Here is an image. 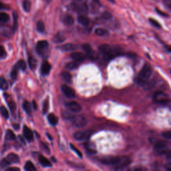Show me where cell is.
<instances>
[{
    "instance_id": "6da1fadb",
    "label": "cell",
    "mask_w": 171,
    "mask_h": 171,
    "mask_svg": "<svg viewBox=\"0 0 171 171\" xmlns=\"http://www.w3.org/2000/svg\"><path fill=\"white\" fill-rule=\"evenodd\" d=\"M152 74V68L149 64H146L143 66L140 71L138 74L136 78L138 84L140 85L146 84Z\"/></svg>"
},
{
    "instance_id": "7a4b0ae2",
    "label": "cell",
    "mask_w": 171,
    "mask_h": 171,
    "mask_svg": "<svg viewBox=\"0 0 171 171\" xmlns=\"http://www.w3.org/2000/svg\"><path fill=\"white\" fill-rule=\"evenodd\" d=\"M122 48L118 46H110L109 50L108 51L107 53L103 55L104 59L106 60H110L115 57L118 56L122 54Z\"/></svg>"
},
{
    "instance_id": "3957f363",
    "label": "cell",
    "mask_w": 171,
    "mask_h": 171,
    "mask_svg": "<svg viewBox=\"0 0 171 171\" xmlns=\"http://www.w3.org/2000/svg\"><path fill=\"white\" fill-rule=\"evenodd\" d=\"M167 144L165 141H158L155 143L154 146V152L158 155H166L167 152L169 151Z\"/></svg>"
},
{
    "instance_id": "277c9868",
    "label": "cell",
    "mask_w": 171,
    "mask_h": 171,
    "mask_svg": "<svg viewBox=\"0 0 171 171\" xmlns=\"http://www.w3.org/2000/svg\"><path fill=\"white\" fill-rule=\"evenodd\" d=\"M153 100L156 103L166 106V104L168 103V102L170 100V99L168 98L167 94H165V92L158 91L154 94Z\"/></svg>"
},
{
    "instance_id": "5b68a950",
    "label": "cell",
    "mask_w": 171,
    "mask_h": 171,
    "mask_svg": "<svg viewBox=\"0 0 171 171\" xmlns=\"http://www.w3.org/2000/svg\"><path fill=\"white\" fill-rule=\"evenodd\" d=\"M72 124L77 128H83L87 124V121L82 116H74L71 119Z\"/></svg>"
},
{
    "instance_id": "8992f818",
    "label": "cell",
    "mask_w": 171,
    "mask_h": 171,
    "mask_svg": "<svg viewBox=\"0 0 171 171\" xmlns=\"http://www.w3.org/2000/svg\"><path fill=\"white\" fill-rule=\"evenodd\" d=\"M92 132L90 130H81L76 132L74 135V138L76 140H87L92 135Z\"/></svg>"
},
{
    "instance_id": "52a82bcc",
    "label": "cell",
    "mask_w": 171,
    "mask_h": 171,
    "mask_svg": "<svg viewBox=\"0 0 171 171\" xmlns=\"http://www.w3.org/2000/svg\"><path fill=\"white\" fill-rule=\"evenodd\" d=\"M49 47L48 42L46 40L38 41L36 45V52L39 55H43L47 51Z\"/></svg>"
},
{
    "instance_id": "ba28073f",
    "label": "cell",
    "mask_w": 171,
    "mask_h": 171,
    "mask_svg": "<svg viewBox=\"0 0 171 171\" xmlns=\"http://www.w3.org/2000/svg\"><path fill=\"white\" fill-rule=\"evenodd\" d=\"M131 163L130 158L128 156H124L120 158V160L116 165V170H121L123 169L127 166H128Z\"/></svg>"
},
{
    "instance_id": "9c48e42d",
    "label": "cell",
    "mask_w": 171,
    "mask_h": 171,
    "mask_svg": "<svg viewBox=\"0 0 171 171\" xmlns=\"http://www.w3.org/2000/svg\"><path fill=\"white\" fill-rule=\"evenodd\" d=\"M65 105H66V107L72 112H75V113L80 112L82 109V106H81L78 102H74V101L67 102L66 103Z\"/></svg>"
},
{
    "instance_id": "30bf717a",
    "label": "cell",
    "mask_w": 171,
    "mask_h": 171,
    "mask_svg": "<svg viewBox=\"0 0 171 171\" xmlns=\"http://www.w3.org/2000/svg\"><path fill=\"white\" fill-rule=\"evenodd\" d=\"M120 157L117 156H108L102 158L101 160V163L104 165H116L118 163Z\"/></svg>"
},
{
    "instance_id": "8fae6325",
    "label": "cell",
    "mask_w": 171,
    "mask_h": 171,
    "mask_svg": "<svg viewBox=\"0 0 171 171\" xmlns=\"http://www.w3.org/2000/svg\"><path fill=\"white\" fill-rule=\"evenodd\" d=\"M62 91L63 92V93L65 94V96L68 97V98H74L76 96V94L74 90L72 88H71L70 87H69L67 85H63L62 86Z\"/></svg>"
},
{
    "instance_id": "7c38bea8",
    "label": "cell",
    "mask_w": 171,
    "mask_h": 171,
    "mask_svg": "<svg viewBox=\"0 0 171 171\" xmlns=\"http://www.w3.org/2000/svg\"><path fill=\"white\" fill-rule=\"evenodd\" d=\"M73 9L76 11H78V13H83V14L87 13L88 11V8L87 4L86 3H82L79 4V5L75 4V5L73 6Z\"/></svg>"
},
{
    "instance_id": "4fadbf2b",
    "label": "cell",
    "mask_w": 171,
    "mask_h": 171,
    "mask_svg": "<svg viewBox=\"0 0 171 171\" xmlns=\"http://www.w3.org/2000/svg\"><path fill=\"white\" fill-rule=\"evenodd\" d=\"M71 59L76 62H82L86 58V55L81 52H74L70 55Z\"/></svg>"
},
{
    "instance_id": "5bb4252c",
    "label": "cell",
    "mask_w": 171,
    "mask_h": 171,
    "mask_svg": "<svg viewBox=\"0 0 171 171\" xmlns=\"http://www.w3.org/2000/svg\"><path fill=\"white\" fill-rule=\"evenodd\" d=\"M24 135L25 136V138H26L27 140L29 141V142H31V141L33 140L34 139V134H33V132L32 131V130L28 127L25 126L24 127Z\"/></svg>"
},
{
    "instance_id": "9a60e30c",
    "label": "cell",
    "mask_w": 171,
    "mask_h": 171,
    "mask_svg": "<svg viewBox=\"0 0 171 171\" xmlns=\"http://www.w3.org/2000/svg\"><path fill=\"white\" fill-rule=\"evenodd\" d=\"M51 70V65L49 62L44 61L41 66V73L42 75H47Z\"/></svg>"
},
{
    "instance_id": "2e32d148",
    "label": "cell",
    "mask_w": 171,
    "mask_h": 171,
    "mask_svg": "<svg viewBox=\"0 0 171 171\" xmlns=\"http://www.w3.org/2000/svg\"><path fill=\"white\" fill-rule=\"evenodd\" d=\"M7 160H8L9 163L11 164L12 163H18L20 162V158L17 154H13V153H11L10 154H8V156L6 157Z\"/></svg>"
},
{
    "instance_id": "e0dca14e",
    "label": "cell",
    "mask_w": 171,
    "mask_h": 171,
    "mask_svg": "<svg viewBox=\"0 0 171 171\" xmlns=\"http://www.w3.org/2000/svg\"><path fill=\"white\" fill-rule=\"evenodd\" d=\"M60 50L64 52H70L76 49V46L72 44V43H66L60 46Z\"/></svg>"
},
{
    "instance_id": "ac0fdd59",
    "label": "cell",
    "mask_w": 171,
    "mask_h": 171,
    "mask_svg": "<svg viewBox=\"0 0 171 171\" xmlns=\"http://www.w3.org/2000/svg\"><path fill=\"white\" fill-rule=\"evenodd\" d=\"M39 162H40V163L43 166H46V167H50V166H52V164H51L50 160H48V158H46V157L42 155L39 156Z\"/></svg>"
},
{
    "instance_id": "d6986e66",
    "label": "cell",
    "mask_w": 171,
    "mask_h": 171,
    "mask_svg": "<svg viewBox=\"0 0 171 171\" xmlns=\"http://www.w3.org/2000/svg\"><path fill=\"white\" fill-rule=\"evenodd\" d=\"M62 22L65 25H73L74 23V19L72 16L70 15H66L64 16L62 19Z\"/></svg>"
},
{
    "instance_id": "ffe728a7",
    "label": "cell",
    "mask_w": 171,
    "mask_h": 171,
    "mask_svg": "<svg viewBox=\"0 0 171 171\" xmlns=\"http://www.w3.org/2000/svg\"><path fill=\"white\" fill-rule=\"evenodd\" d=\"M65 40H66V37L64 36L63 34L60 33L57 34L54 37V38H53V41H54L55 43H62Z\"/></svg>"
},
{
    "instance_id": "44dd1931",
    "label": "cell",
    "mask_w": 171,
    "mask_h": 171,
    "mask_svg": "<svg viewBox=\"0 0 171 171\" xmlns=\"http://www.w3.org/2000/svg\"><path fill=\"white\" fill-rule=\"evenodd\" d=\"M48 121H49L50 123L53 126L56 125V124H57V122H58V118L55 116V114H52V113H51V114L48 115Z\"/></svg>"
},
{
    "instance_id": "7402d4cb",
    "label": "cell",
    "mask_w": 171,
    "mask_h": 171,
    "mask_svg": "<svg viewBox=\"0 0 171 171\" xmlns=\"http://www.w3.org/2000/svg\"><path fill=\"white\" fill-rule=\"evenodd\" d=\"M78 22L80 23L81 25H88L89 24V19L87 17H86L84 15H80L78 18Z\"/></svg>"
},
{
    "instance_id": "603a6c76",
    "label": "cell",
    "mask_w": 171,
    "mask_h": 171,
    "mask_svg": "<svg viewBox=\"0 0 171 171\" xmlns=\"http://www.w3.org/2000/svg\"><path fill=\"white\" fill-rule=\"evenodd\" d=\"M79 66V64H78V62H69L66 65L65 68L67 70H75L78 68V67Z\"/></svg>"
},
{
    "instance_id": "cb8c5ba5",
    "label": "cell",
    "mask_w": 171,
    "mask_h": 171,
    "mask_svg": "<svg viewBox=\"0 0 171 171\" xmlns=\"http://www.w3.org/2000/svg\"><path fill=\"white\" fill-rule=\"evenodd\" d=\"M86 148L87 151L88 152V153L94 154L96 153V151L95 149V146H94V144H92L91 142H88L86 144Z\"/></svg>"
},
{
    "instance_id": "d4e9b609",
    "label": "cell",
    "mask_w": 171,
    "mask_h": 171,
    "mask_svg": "<svg viewBox=\"0 0 171 171\" xmlns=\"http://www.w3.org/2000/svg\"><path fill=\"white\" fill-rule=\"evenodd\" d=\"M23 8L25 12H29L31 10V1L29 0H24L23 1Z\"/></svg>"
},
{
    "instance_id": "484cf974",
    "label": "cell",
    "mask_w": 171,
    "mask_h": 171,
    "mask_svg": "<svg viewBox=\"0 0 171 171\" xmlns=\"http://www.w3.org/2000/svg\"><path fill=\"white\" fill-rule=\"evenodd\" d=\"M25 169L26 170H28V171H31V170L36 171V168L35 167V166H34V164L29 160L27 161L26 163H25Z\"/></svg>"
},
{
    "instance_id": "4316f807",
    "label": "cell",
    "mask_w": 171,
    "mask_h": 171,
    "mask_svg": "<svg viewBox=\"0 0 171 171\" xmlns=\"http://www.w3.org/2000/svg\"><path fill=\"white\" fill-rule=\"evenodd\" d=\"M28 63H29V67H30V68L32 69V70H34V69H35L36 68L37 60L35 58H34V57H32V56L29 57Z\"/></svg>"
},
{
    "instance_id": "83f0119b",
    "label": "cell",
    "mask_w": 171,
    "mask_h": 171,
    "mask_svg": "<svg viewBox=\"0 0 171 171\" xmlns=\"http://www.w3.org/2000/svg\"><path fill=\"white\" fill-rule=\"evenodd\" d=\"M23 108H24V110L26 112L27 114H30L32 112V107L31 104H29V102L25 101L24 103H23Z\"/></svg>"
},
{
    "instance_id": "f1b7e54d",
    "label": "cell",
    "mask_w": 171,
    "mask_h": 171,
    "mask_svg": "<svg viewBox=\"0 0 171 171\" xmlns=\"http://www.w3.org/2000/svg\"><path fill=\"white\" fill-rule=\"evenodd\" d=\"M6 139H8L9 140H13L15 138V136L12 130H10V129H8V130H7L6 131Z\"/></svg>"
},
{
    "instance_id": "f546056e",
    "label": "cell",
    "mask_w": 171,
    "mask_h": 171,
    "mask_svg": "<svg viewBox=\"0 0 171 171\" xmlns=\"http://www.w3.org/2000/svg\"><path fill=\"white\" fill-rule=\"evenodd\" d=\"M0 88L2 90H7L8 88V84L5 78H0Z\"/></svg>"
},
{
    "instance_id": "4dcf8cb0",
    "label": "cell",
    "mask_w": 171,
    "mask_h": 171,
    "mask_svg": "<svg viewBox=\"0 0 171 171\" xmlns=\"http://www.w3.org/2000/svg\"><path fill=\"white\" fill-rule=\"evenodd\" d=\"M62 77L63 78V79L66 81L67 83H70L71 80V76L70 75V73L67 72V71H63L61 74Z\"/></svg>"
},
{
    "instance_id": "1f68e13d",
    "label": "cell",
    "mask_w": 171,
    "mask_h": 171,
    "mask_svg": "<svg viewBox=\"0 0 171 171\" xmlns=\"http://www.w3.org/2000/svg\"><path fill=\"white\" fill-rule=\"evenodd\" d=\"M0 112H1V114L5 118L8 119L9 118V116H10V114H9V112H8V110L7 108L5 107V106H1L0 107Z\"/></svg>"
},
{
    "instance_id": "d6a6232c",
    "label": "cell",
    "mask_w": 171,
    "mask_h": 171,
    "mask_svg": "<svg viewBox=\"0 0 171 171\" xmlns=\"http://www.w3.org/2000/svg\"><path fill=\"white\" fill-rule=\"evenodd\" d=\"M82 49L84 50L86 53L88 55L89 54H90L91 53L93 52L91 46L89 44V43H84V44L82 45Z\"/></svg>"
},
{
    "instance_id": "836d02e7",
    "label": "cell",
    "mask_w": 171,
    "mask_h": 171,
    "mask_svg": "<svg viewBox=\"0 0 171 171\" xmlns=\"http://www.w3.org/2000/svg\"><path fill=\"white\" fill-rule=\"evenodd\" d=\"M9 19H10V16L6 13H0V22L6 23L8 22Z\"/></svg>"
},
{
    "instance_id": "e575fe53",
    "label": "cell",
    "mask_w": 171,
    "mask_h": 171,
    "mask_svg": "<svg viewBox=\"0 0 171 171\" xmlns=\"http://www.w3.org/2000/svg\"><path fill=\"white\" fill-rule=\"evenodd\" d=\"M37 29H38V32H41V33L45 31V24L42 21H39L37 23Z\"/></svg>"
},
{
    "instance_id": "d590c367",
    "label": "cell",
    "mask_w": 171,
    "mask_h": 171,
    "mask_svg": "<svg viewBox=\"0 0 171 171\" xmlns=\"http://www.w3.org/2000/svg\"><path fill=\"white\" fill-rule=\"evenodd\" d=\"M49 100L48 99H46L43 102V114H46V113L48 112V110H49Z\"/></svg>"
},
{
    "instance_id": "8d00e7d4",
    "label": "cell",
    "mask_w": 171,
    "mask_h": 171,
    "mask_svg": "<svg viewBox=\"0 0 171 171\" xmlns=\"http://www.w3.org/2000/svg\"><path fill=\"white\" fill-rule=\"evenodd\" d=\"M95 34L98 36H102L106 35V34H107V31L102 28H97L95 30Z\"/></svg>"
},
{
    "instance_id": "74e56055",
    "label": "cell",
    "mask_w": 171,
    "mask_h": 171,
    "mask_svg": "<svg viewBox=\"0 0 171 171\" xmlns=\"http://www.w3.org/2000/svg\"><path fill=\"white\" fill-rule=\"evenodd\" d=\"M13 31H15L17 29L18 26V15L17 13L14 12L13 13Z\"/></svg>"
},
{
    "instance_id": "f35d334b",
    "label": "cell",
    "mask_w": 171,
    "mask_h": 171,
    "mask_svg": "<svg viewBox=\"0 0 171 171\" xmlns=\"http://www.w3.org/2000/svg\"><path fill=\"white\" fill-rule=\"evenodd\" d=\"M17 66L19 67L20 69H22V70H25L26 69V64H25V62L22 60H20V61H18Z\"/></svg>"
},
{
    "instance_id": "ab89813d",
    "label": "cell",
    "mask_w": 171,
    "mask_h": 171,
    "mask_svg": "<svg viewBox=\"0 0 171 171\" xmlns=\"http://www.w3.org/2000/svg\"><path fill=\"white\" fill-rule=\"evenodd\" d=\"M70 148L71 149V150H72L73 151H74L76 154H78V156H80V158H82V152H81L79 150H78L77 148H76L75 146H74V145L72 144H70Z\"/></svg>"
},
{
    "instance_id": "60d3db41",
    "label": "cell",
    "mask_w": 171,
    "mask_h": 171,
    "mask_svg": "<svg viewBox=\"0 0 171 171\" xmlns=\"http://www.w3.org/2000/svg\"><path fill=\"white\" fill-rule=\"evenodd\" d=\"M17 76H18V68H17V66H15L14 68H13L12 71H11V77L13 80H15V78H17Z\"/></svg>"
},
{
    "instance_id": "b9f144b4",
    "label": "cell",
    "mask_w": 171,
    "mask_h": 171,
    "mask_svg": "<svg viewBox=\"0 0 171 171\" xmlns=\"http://www.w3.org/2000/svg\"><path fill=\"white\" fill-rule=\"evenodd\" d=\"M149 22H150V23H151V24L153 25V26H154V27H158V28H160V27H161V25H160V24H159V23L157 22L156 20H154V19H152V18H150L149 19Z\"/></svg>"
},
{
    "instance_id": "7bdbcfd3",
    "label": "cell",
    "mask_w": 171,
    "mask_h": 171,
    "mask_svg": "<svg viewBox=\"0 0 171 171\" xmlns=\"http://www.w3.org/2000/svg\"><path fill=\"white\" fill-rule=\"evenodd\" d=\"M8 106H9V107H10V109L11 112H14L16 109V104L14 102H13V101L9 102Z\"/></svg>"
},
{
    "instance_id": "ee69618b",
    "label": "cell",
    "mask_w": 171,
    "mask_h": 171,
    "mask_svg": "<svg viewBox=\"0 0 171 171\" xmlns=\"http://www.w3.org/2000/svg\"><path fill=\"white\" fill-rule=\"evenodd\" d=\"M10 163H9L8 160H7L6 158H4L1 162H0V166L1 167H6V166L10 165Z\"/></svg>"
},
{
    "instance_id": "f6af8a7d",
    "label": "cell",
    "mask_w": 171,
    "mask_h": 171,
    "mask_svg": "<svg viewBox=\"0 0 171 171\" xmlns=\"http://www.w3.org/2000/svg\"><path fill=\"white\" fill-rule=\"evenodd\" d=\"M163 136L165 138H166V139L171 140V130L164 132L163 134Z\"/></svg>"
},
{
    "instance_id": "bcb514c9",
    "label": "cell",
    "mask_w": 171,
    "mask_h": 171,
    "mask_svg": "<svg viewBox=\"0 0 171 171\" xmlns=\"http://www.w3.org/2000/svg\"><path fill=\"white\" fill-rule=\"evenodd\" d=\"M41 146H42L43 149V151L46 152V153H48V154H50V149L47 146V145H46L44 143L41 142Z\"/></svg>"
},
{
    "instance_id": "7dc6e473",
    "label": "cell",
    "mask_w": 171,
    "mask_h": 171,
    "mask_svg": "<svg viewBox=\"0 0 171 171\" xmlns=\"http://www.w3.org/2000/svg\"><path fill=\"white\" fill-rule=\"evenodd\" d=\"M6 51L2 46H0V58L4 57L6 55Z\"/></svg>"
},
{
    "instance_id": "c3c4849f",
    "label": "cell",
    "mask_w": 171,
    "mask_h": 171,
    "mask_svg": "<svg viewBox=\"0 0 171 171\" xmlns=\"http://www.w3.org/2000/svg\"><path fill=\"white\" fill-rule=\"evenodd\" d=\"M102 17H103V18H104V19L107 20V19H109V18L111 17V15H110V13H108V12H104V13H103Z\"/></svg>"
},
{
    "instance_id": "681fc988",
    "label": "cell",
    "mask_w": 171,
    "mask_h": 171,
    "mask_svg": "<svg viewBox=\"0 0 171 171\" xmlns=\"http://www.w3.org/2000/svg\"><path fill=\"white\" fill-rule=\"evenodd\" d=\"M165 168H166V169L167 170L171 171V163L166 164V165H165Z\"/></svg>"
},
{
    "instance_id": "f907efd6",
    "label": "cell",
    "mask_w": 171,
    "mask_h": 171,
    "mask_svg": "<svg viewBox=\"0 0 171 171\" xmlns=\"http://www.w3.org/2000/svg\"><path fill=\"white\" fill-rule=\"evenodd\" d=\"M164 2H165L166 5L171 7V0H164Z\"/></svg>"
},
{
    "instance_id": "816d5d0a",
    "label": "cell",
    "mask_w": 171,
    "mask_h": 171,
    "mask_svg": "<svg viewBox=\"0 0 171 171\" xmlns=\"http://www.w3.org/2000/svg\"><path fill=\"white\" fill-rule=\"evenodd\" d=\"M13 126L14 127V128L15 129V130H18V129H19V128H20V125L18 124H13Z\"/></svg>"
},
{
    "instance_id": "f5cc1de1",
    "label": "cell",
    "mask_w": 171,
    "mask_h": 171,
    "mask_svg": "<svg viewBox=\"0 0 171 171\" xmlns=\"http://www.w3.org/2000/svg\"><path fill=\"white\" fill-rule=\"evenodd\" d=\"M8 170H20V169L18 168H10Z\"/></svg>"
},
{
    "instance_id": "db71d44e",
    "label": "cell",
    "mask_w": 171,
    "mask_h": 171,
    "mask_svg": "<svg viewBox=\"0 0 171 171\" xmlns=\"http://www.w3.org/2000/svg\"><path fill=\"white\" fill-rule=\"evenodd\" d=\"M33 106H34V109H36V110L37 109V105H36V102L35 100L33 101Z\"/></svg>"
},
{
    "instance_id": "11a10c76",
    "label": "cell",
    "mask_w": 171,
    "mask_h": 171,
    "mask_svg": "<svg viewBox=\"0 0 171 171\" xmlns=\"http://www.w3.org/2000/svg\"><path fill=\"white\" fill-rule=\"evenodd\" d=\"M166 48V50H167L168 52H171V46H167Z\"/></svg>"
},
{
    "instance_id": "9f6ffc18",
    "label": "cell",
    "mask_w": 171,
    "mask_h": 171,
    "mask_svg": "<svg viewBox=\"0 0 171 171\" xmlns=\"http://www.w3.org/2000/svg\"><path fill=\"white\" fill-rule=\"evenodd\" d=\"M75 2L76 4H78V3H81L82 1V0H73Z\"/></svg>"
},
{
    "instance_id": "6f0895ef",
    "label": "cell",
    "mask_w": 171,
    "mask_h": 171,
    "mask_svg": "<svg viewBox=\"0 0 171 171\" xmlns=\"http://www.w3.org/2000/svg\"><path fill=\"white\" fill-rule=\"evenodd\" d=\"M46 1H47L48 3H50V2L52 1V0H46Z\"/></svg>"
}]
</instances>
